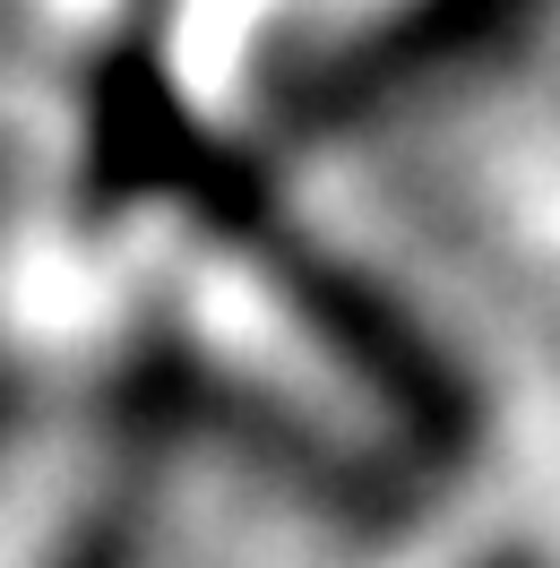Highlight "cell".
<instances>
[{
    "instance_id": "obj_1",
    "label": "cell",
    "mask_w": 560,
    "mask_h": 568,
    "mask_svg": "<svg viewBox=\"0 0 560 568\" xmlns=\"http://www.w3.org/2000/svg\"><path fill=\"white\" fill-rule=\"evenodd\" d=\"M164 430L156 405L0 423V568H130Z\"/></svg>"
}]
</instances>
